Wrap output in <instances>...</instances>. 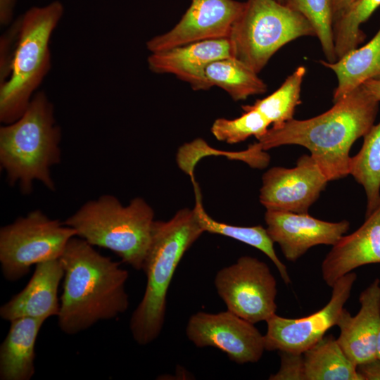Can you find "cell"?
Listing matches in <instances>:
<instances>
[{
	"label": "cell",
	"mask_w": 380,
	"mask_h": 380,
	"mask_svg": "<svg viewBox=\"0 0 380 380\" xmlns=\"http://www.w3.org/2000/svg\"><path fill=\"white\" fill-rule=\"evenodd\" d=\"M60 260L64 269L58 325L73 335L101 320L115 318L129 308V272L79 236L68 243Z\"/></svg>",
	"instance_id": "cell-2"
},
{
	"label": "cell",
	"mask_w": 380,
	"mask_h": 380,
	"mask_svg": "<svg viewBox=\"0 0 380 380\" xmlns=\"http://www.w3.org/2000/svg\"><path fill=\"white\" fill-rule=\"evenodd\" d=\"M243 113L235 119L218 118L213 124L211 132L219 141L236 144L254 136L256 139L267 130L270 122L258 110L243 106Z\"/></svg>",
	"instance_id": "cell-28"
},
{
	"label": "cell",
	"mask_w": 380,
	"mask_h": 380,
	"mask_svg": "<svg viewBox=\"0 0 380 380\" xmlns=\"http://www.w3.org/2000/svg\"><path fill=\"white\" fill-rule=\"evenodd\" d=\"M203 232L194 208H182L167 221H154L142 268L146 276V289L129 322L137 344L148 345L161 333L168 289L175 270L186 251Z\"/></svg>",
	"instance_id": "cell-3"
},
{
	"label": "cell",
	"mask_w": 380,
	"mask_h": 380,
	"mask_svg": "<svg viewBox=\"0 0 380 380\" xmlns=\"http://www.w3.org/2000/svg\"><path fill=\"white\" fill-rule=\"evenodd\" d=\"M63 12V4L54 1L44 6L32 7L20 18L10 74L0 85V121L4 125L22 116L49 72V42Z\"/></svg>",
	"instance_id": "cell-6"
},
{
	"label": "cell",
	"mask_w": 380,
	"mask_h": 380,
	"mask_svg": "<svg viewBox=\"0 0 380 380\" xmlns=\"http://www.w3.org/2000/svg\"><path fill=\"white\" fill-rule=\"evenodd\" d=\"M376 358L380 360V326L376 336Z\"/></svg>",
	"instance_id": "cell-34"
},
{
	"label": "cell",
	"mask_w": 380,
	"mask_h": 380,
	"mask_svg": "<svg viewBox=\"0 0 380 380\" xmlns=\"http://www.w3.org/2000/svg\"><path fill=\"white\" fill-rule=\"evenodd\" d=\"M380 6V0H353L333 23V37L337 60L362 43L366 34L360 26Z\"/></svg>",
	"instance_id": "cell-26"
},
{
	"label": "cell",
	"mask_w": 380,
	"mask_h": 380,
	"mask_svg": "<svg viewBox=\"0 0 380 380\" xmlns=\"http://www.w3.org/2000/svg\"><path fill=\"white\" fill-rule=\"evenodd\" d=\"M63 277L60 258L37 264L25 287L1 305L0 317L11 322L20 317L46 320L57 316L60 309L58 289Z\"/></svg>",
	"instance_id": "cell-18"
},
{
	"label": "cell",
	"mask_w": 380,
	"mask_h": 380,
	"mask_svg": "<svg viewBox=\"0 0 380 380\" xmlns=\"http://www.w3.org/2000/svg\"><path fill=\"white\" fill-rule=\"evenodd\" d=\"M305 73V68L298 66L275 91L249 107L262 113L273 127L292 120L296 108L300 103L301 85Z\"/></svg>",
	"instance_id": "cell-25"
},
{
	"label": "cell",
	"mask_w": 380,
	"mask_h": 380,
	"mask_svg": "<svg viewBox=\"0 0 380 380\" xmlns=\"http://www.w3.org/2000/svg\"><path fill=\"white\" fill-rule=\"evenodd\" d=\"M354 232L343 236L325 256L322 278L330 287L355 269L380 263V203Z\"/></svg>",
	"instance_id": "cell-17"
},
{
	"label": "cell",
	"mask_w": 380,
	"mask_h": 380,
	"mask_svg": "<svg viewBox=\"0 0 380 380\" xmlns=\"http://www.w3.org/2000/svg\"><path fill=\"white\" fill-rule=\"evenodd\" d=\"M260 202L266 210L308 213L329 182L310 155L294 167H273L262 177Z\"/></svg>",
	"instance_id": "cell-12"
},
{
	"label": "cell",
	"mask_w": 380,
	"mask_h": 380,
	"mask_svg": "<svg viewBox=\"0 0 380 380\" xmlns=\"http://www.w3.org/2000/svg\"><path fill=\"white\" fill-rule=\"evenodd\" d=\"M154 212L142 198L124 205L104 194L87 201L64 222L93 246L107 248L136 270H142L151 243Z\"/></svg>",
	"instance_id": "cell-5"
},
{
	"label": "cell",
	"mask_w": 380,
	"mask_h": 380,
	"mask_svg": "<svg viewBox=\"0 0 380 380\" xmlns=\"http://www.w3.org/2000/svg\"><path fill=\"white\" fill-rule=\"evenodd\" d=\"M267 232L285 257L295 262L317 245H335L348 231L350 222H331L317 219L308 213L267 210Z\"/></svg>",
	"instance_id": "cell-14"
},
{
	"label": "cell",
	"mask_w": 380,
	"mask_h": 380,
	"mask_svg": "<svg viewBox=\"0 0 380 380\" xmlns=\"http://www.w3.org/2000/svg\"><path fill=\"white\" fill-rule=\"evenodd\" d=\"M360 308L352 316L343 308L336 326L337 341L348 357L356 365L376 358V341L380 326V279H375L359 296Z\"/></svg>",
	"instance_id": "cell-16"
},
{
	"label": "cell",
	"mask_w": 380,
	"mask_h": 380,
	"mask_svg": "<svg viewBox=\"0 0 380 380\" xmlns=\"http://www.w3.org/2000/svg\"><path fill=\"white\" fill-rule=\"evenodd\" d=\"M353 1V0H331L333 23L345 11Z\"/></svg>",
	"instance_id": "cell-32"
},
{
	"label": "cell",
	"mask_w": 380,
	"mask_h": 380,
	"mask_svg": "<svg viewBox=\"0 0 380 380\" xmlns=\"http://www.w3.org/2000/svg\"><path fill=\"white\" fill-rule=\"evenodd\" d=\"M282 4L308 20L319 41L326 61L336 62L331 0H284Z\"/></svg>",
	"instance_id": "cell-27"
},
{
	"label": "cell",
	"mask_w": 380,
	"mask_h": 380,
	"mask_svg": "<svg viewBox=\"0 0 380 380\" xmlns=\"http://www.w3.org/2000/svg\"><path fill=\"white\" fill-rule=\"evenodd\" d=\"M356 279V273L350 272L337 279L331 286L329 302L307 317L291 319L276 313L272 315L266 321L265 350L303 353L315 345L336 325Z\"/></svg>",
	"instance_id": "cell-10"
},
{
	"label": "cell",
	"mask_w": 380,
	"mask_h": 380,
	"mask_svg": "<svg viewBox=\"0 0 380 380\" xmlns=\"http://www.w3.org/2000/svg\"><path fill=\"white\" fill-rule=\"evenodd\" d=\"M379 104L361 85L321 115L272 127L257 144L263 151L283 145L304 146L329 182L340 179L349 175L350 148L374 125Z\"/></svg>",
	"instance_id": "cell-1"
},
{
	"label": "cell",
	"mask_w": 380,
	"mask_h": 380,
	"mask_svg": "<svg viewBox=\"0 0 380 380\" xmlns=\"http://www.w3.org/2000/svg\"><path fill=\"white\" fill-rule=\"evenodd\" d=\"M303 355L305 380H362L357 366L331 334L324 336Z\"/></svg>",
	"instance_id": "cell-21"
},
{
	"label": "cell",
	"mask_w": 380,
	"mask_h": 380,
	"mask_svg": "<svg viewBox=\"0 0 380 380\" xmlns=\"http://www.w3.org/2000/svg\"><path fill=\"white\" fill-rule=\"evenodd\" d=\"M336 75L333 102L343 99L369 80H380V27L374 37L334 63L319 61Z\"/></svg>",
	"instance_id": "cell-20"
},
{
	"label": "cell",
	"mask_w": 380,
	"mask_h": 380,
	"mask_svg": "<svg viewBox=\"0 0 380 380\" xmlns=\"http://www.w3.org/2000/svg\"><path fill=\"white\" fill-rule=\"evenodd\" d=\"M191 180L196 196L194 209L204 232H207L230 237L260 250L274 263L284 282L286 284H290L291 279L287 267L278 258L274 248V242L270 237L267 229L261 225L240 227L214 220L203 208L201 191L197 182L194 177L191 178Z\"/></svg>",
	"instance_id": "cell-22"
},
{
	"label": "cell",
	"mask_w": 380,
	"mask_h": 380,
	"mask_svg": "<svg viewBox=\"0 0 380 380\" xmlns=\"http://www.w3.org/2000/svg\"><path fill=\"white\" fill-rule=\"evenodd\" d=\"M77 233L40 210L30 212L0 229V262L4 277L16 281L33 265L60 258Z\"/></svg>",
	"instance_id": "cell-8"
},
{
	"label": "cell",
	"mask_w": 380,
	"mask_h": 380,
	"mask_svg": "<svg viewBox=\"0 0 380 380\" xmlns=\"http://www.w3.org/2000/svg\"><path fill=\"white\" fill-rule=\"evenodd\" d=\"M15 3L16 0H0V23L2 25L11 21Z\"/></svg>",
	"instance_id": "cell-31"
},
{
	"label": "cell",
	"mask_w": 380,
	"mask_h": 380,
	"mask_svg": "<svg viewBox=\"0 0 380 380\" xmlns=\"http://www.w3.org/2000/svg\"><path fill=\"white\" fill-rule=\"evenodd\" d=\"M45 320L20 317L12 320L0 346V379L30 380L35 372L34 346Z\"/></svg>",
	"instance_id": "cell-19"
},
{
	"label": "cell",
	"mask_w": 380,
	"mask_h": 380,
	"mask_svg": "<svg viewBox=\"0 0 380 380\" xmlns=\"http://www.w3.org/2000/svg\"><path fill=\"white\" fill-rule=\"evenodd\" d=\"M245 2L191 0L179 23L170 31L146 42L151 53L205 39L227 38Z\"/></svg>",
	"instance_id": "cell-13"
},
{
	"label": "cell",
	"mask_w": 380,
	"mask_h": 380,
	"mask_svg": "<svg viewBox=\"0 0 380 380\" xmlns=\"http://www.w3.org/2000/svg\"><path fill=\"white\" fill-rule=\"evenodd\" d=\"M316 37L308 20L277 0H247L228 37L232 57L259 73L283 46Z\"/></svg>",
	"instance_id": "cell-7"
},
{
	"label": "cell",
	"mask_w": 380,
	"mask_h": 380,
	"mask_svg": "<svg viewBox=\"0 0 380 380\" xmlns=\"http://www.w3.org/2000/svg\"><path fill=\"white\" fill-rule=\"evenodd\" d=\"M278 2L282 4L284 0H277Z\"/></svg>",
	"instance_id": "cell-35"
},
{
	"label": "cell",
	"mask_w": 380,
	"mask_h": 380,
	"mask_svg": "<svg viewBox=\"0 0 380 380\" xmlns=\"http://www.w3.org/2000/svg\"><path fill=\"white\" fill-rule=\"evenodd\" d=\"M215 286L227 310L255 324L276 313L277 281L269 266L251 256L217 271Z\"/></svg>",
	"instance_id": "cell-9"
},
{
	"label": "cell",
	"mask_w": 380,
	"mask_h": 380,
	"mask_svg": "<svg viewBox=\"0 0 380 380\" xmlns=\"http://www.w3.org/2000/svg\"><path fill=\"white\" fill-rule=\"evenodd\" d=\"M186 334L196 347L217 348L237 364L257 362L265 350L264 335L254 324L228 310L192 315Z\"/></svg>",
	"instance_id": "cell-11"
},
{
	"label": "cell",
	"mask_w": 380,
	"mask_h": 380,
	"mask_svg": "<svg viewBox=\"0 0 380 380\" xmlns=\"http://www.w3.org/2000/svg\"><path fill=\"white\" fill-rule=\"evenodd\" d=\"M205 77L209 88L217 86L228 93L234 101L262 94L267 89L258 73L234 57L210 63L205 69Z\"/></svg>",
	"instance_id": "cell-23"
},
{
	"label": "cell",
	"mask_w": 380,
	"mask_h": 380,
	"mask_svg": "<svg viewBox=\"0 0 380 380\" xmlns=\"http://www.w3.org/2000/svg\"><path fill=\"white\" fill-rule=\"evenodd\" d=\"M61 139L53 103L44 91L34 94L22 116L0 128V164L8 184H18L25 195L36 180L55 191L51 167L61 162Z\"/></svg>",
	"instance_id": "cell-4"
},
{
	"label": "cell",
	"mask_w": 380,
	"mask_h": 380,
	"mask_svg": "<svg viewBox=\"0 0 380 380\" xmlns=\"http://www.w3.org/2000/svg\"><path fill=\"white\" fill-rule=\"evenodd\" d=\"M363 138L362 148L350 158L349 175L364 188L367 216L380 203V122L374 125Z\"/></svg>",
	"instance_id": "cell-24"
},
{
	"label": "cell",
	"mask_w": 380,
	"mask_h": 380,
	"mask_svg": "<svg viewBox=\"0 0 380 380\" xmlns=\"http://www.w3.org/2000/svg\"><path fill=\"white\" fill-rule=\"evenodd\" d=\"M362 86L380 102V80H369L366 81Z\"/></svg>",
	"instance_id": "cell-33"
},
{
	"label": "cell",
	"mask_w": 380,
	"mask_h": 380,
	"mask_svg": "<svg viewBox=\"0 0 380 380\" xmlns=\"http://www.w3.org/2000/svg\"><path fill=\"white\" fill-rule=\"evenodd\" d=\"M280 367L270 380H305L303 353L279 351Z\"/></svg>",
	"instance_id": "cell-29"
},
{
	"label": "cell",
	"mask_w": 380,
	"mask_h": 380,
	"mask_svg": "<svg viewBox=\"0 0 380 380\" xmlns=\"http://www.w3.org/2000/svg\"><path fill=\"white\" fill-rule=\"evenodd\" d=\"M232 57L229 38L205 39L151 53L148 58L151 71L172 74L194 90L210 89L205 69L212 62Z\"/></svg>",
	"instance_id": "cell-15"
},
{
	"label": "cell",
	"mask_w": 380,
	"mask_h": 380,
	"mask_svg": "<svg viewBox=\"0 0 380 380\" xmlns=\"http://www.w3.org/2000/svg\"><path fill=\"white\" fill-rule=\"evenodd\" d=\"M362 380H380V360L375 358L357 366Z\"/></svg>",
	"instance_id": "cell-30"
}]
</instances>
